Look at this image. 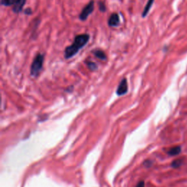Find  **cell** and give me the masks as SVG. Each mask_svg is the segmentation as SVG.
<instances>
[{
  "mask_svg": "<svg viewBox=\"0 0 187 187\" xmlns=\"http://www.w3.org/2000/svg\"><path fill=\"white\" fill-rule=\"evenodd\" d=\"M90 40L89 34H80L74 37L73 42L68 46L64 50V56L66 59H70L75 56L82 48L86 46Z\"/></svg>",
  "mask_w": 187,
  "mask_h": 187,
  "instance_id": "obj_1",
  "label": "cell"
},
{
  "mask_svg": "<svg viewBox=\"0 0 187 187\" xmlns=\"http://www.w3.org/2000/svg\"><path fill=\"white\" fill-rule=\"evenodd\" d=\"M44 60L45 55L41 53L37 54L34 58L30 67V74L32 77H37L40 75L43 67Z\"/></svg>",
  "mask_w": 187,
  "mask_h": 187,
  "instance_id": "obj_2",
  "label": "cell"
},
{
  "mask_svg": "<svg viewBox=\"0 0 187 187\" xmlns=\"http://www.w3.org/2000/svg\"><path fill=\"white\" fill-rule=\"evenodd\" d=\"M94 10V1L91 0L80 12L79 15V19L82 21H86L89 16L93 13Z\"/></svg>",
  "mask_w": 187,
  "mask_h": 187,
  "instance_id": "obj_3",
  "label": "cell"
},
{
  "mask_svg": "<svg viewBox=\"0 0 187 187\" xmlns=\"http://www.w3.org/2000/svg\"><path fill=\"white\" fill-rule=\"evenodd\" d=\"M121 20L119 15L116 12H113L110 15L108 21V24L110 27H117L120 25Z\"/></svg>",
  "mask_w": 187,
  "mask_h": 187,
  "instance_id": "obj_4",
  "label": "cell"
},
{
  "mask_svg": "<svg viewBox=\"0 0 187 187\" xmlns=\"http://www.w3.org/2000/svg\"><path fill=\"white\" fill-rule=\"evenodd\" d=\"M128 91V85H127V80L126 78L122 80L118 85V89H117L116 93L118 96H122V95L125 94Z\"/></svg>",
  "mask_w": 187,
  "mask_h": 187,
  "instance_id": "obj_5",
  "label": "cell"
},
{
  "mask_svg": "<svg viewBox=\"0 0 187 187\" xmlns=\"http://www.w3.org/2000/svg\"><path fill=\"white\" fill-rule=\"evenodd\" d=\"M26 2V0H16L15 5L12 7V12L16 14L20 13L21 12H22Z\"/></svg>",
  "mask_w": 187,
  "mask_h": 187,
  "instance_id": "obj_6",
  "label": "cell"
},
{
  "mask_svg": "<svg viewBox=\"0 0 187 187\" xmlns=\"http://www.w3.org/2000/svg\"><path fill=\"white\" fill-rule=\"evenodd\" d=\"M91 52H92L93 55L96 57V58L100 59V60H102V61L107 60V55H106L105 51L102 49L97 48V49L93 50Z\"/></svg>",
  "mask_w": 187,
  "mask_h": 187,
  "instance_id": "obj_7",
  "label": "cell"
},
{
  "mask_svg": "<svg viewBox=\"0 0 187 187\" xmlns=\"http://www.w3.org/2000/svg\"><path fill=\"white\" fill-rule=\"evenodd\" d=\"M154 2V0H148L147 3H146L145 7H144L143 9V11L142 12V17H143V18H146V17L147 16V15L150 11L151 8L152 7Z\"/></svg>",
  "mask_w": 187,
  "mask_h": 187,
  "instance_id": "obj_8",
  "label": "cell"
},
{
  "mask_svg": "<svg viewBox=\"0 0 187 187\" xmlns=\"http://www.w3.org/2000/svg\"><path fill=\"white\" fill-rule=\"evenodd\" d=\"M85 63L86 64L87 67H88L89 69L91 70V71H96V70L98 69V66L97 65L96 63L94 62V61L88 60L85 61Z\"/></svg>",
  "mask_w": 187,
  "mask_h": 187,
  "instance_id": "obj_9",
  "label": "cell"
},
{
  "mask_svg": "<svg viewBox=\"0 0 187 187\" xmlns=\"http://www.w3.org/2000/svg\"><path fill=\"white\" fill-rule=\"evenodd\" d=\"M180 152V146H175V147L172 148L170 149L168 151V154L170 155V156H175V155H177L179 154Z\"/></svg>",
  "mask_w": 187,
  "mask_h": 187,
  "instance_id": "obj_10",
  "label": "cell"
},
{
  "mask_svg": "<svg viewBox=\"0 0 187 187\" xmlns=\"http://www.w3.org/2000/svg\"><path fill=\"white\" fill-rule=\"evenodd\" d=\"M16 0H1V5L5 7H10L14 5Z\"/></svg>",
  "mask_w": 187,
  "mask_h": 187,
  "instance_id": "obj_11",
  "label": "cell"
},
{
  "mask_svg": "<svg viewBox=\"0 0 187 187\" xmlns=\"http://www.w3.org/2000/svg\"><path fill=\"white\" fill-rule=\"evenodd\" d=\"M97 4H98V7H99V11L102 12H105L106 10H107V7H106V5L104 2L99 1L97 2Z\"/></svg>",
  "mask_w": 187,
  "mask_h": 187,
  "instance_id": "obj_12",
  "label": "cell"
},
{
  "mask_svg": "<svg viewBox=\"0 0 187 187\" xmlns=\"http://www.w3.org/2000/svg\"><path fill=\"white\" fill-rule=\"evenodd\" d=\"M180 164H181V161L175 160L173 161V164H172V166H173V167H178L180 165Z\"/></svg>",
  "mask_w": 187,
  "mask_h": 187,
  "instance_id": "obj_13",
  "label": "cell"
},
{
  "mask_svg": "<svg viewBox=\"0 0 187 187\" xmlns=\"http://www.w3.org/2000/svg\"><path fill=\"white\" fill-rule=\"evenodd\" d=\"M23 12L26 15H31L32 14V10H31V8H26V9L23 10Z\"/></svg>",
  "mask_w": 187,
  "mask_h": 187,
  "instance_id": "obj_14",
  "label": "cell"
},
{
  "mask_svg": "<svg viewBox=\"0 0 187 187\" xmlns=\"http://www.w3.org/2000/svg\"><path fill=\"white\" fill-rule=\"evenodd\" d=\"M136 187H145V184H144L143 181H140Z\"/></svg>",
  "mask_w": 187,
  "mask_h": 187,
  "instance_id": "obj_15",
  "label": "cell"
}]
</instances>
